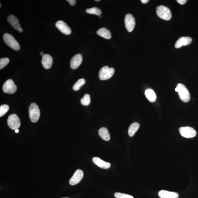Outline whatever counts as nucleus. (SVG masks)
<instances>
[{"label": "nucleus", "instance_id": "obj_1", "mask_svg": "<svg viewBox=\"0 0 198 198\" xmlns=\"http://www.w3.org/2000/svg\"><path fill=\"white\" fill-rule=\"evenodd\" d=\"M175 90L178 92L180 98L183 102H187L189 101L190 98L189 92L186 86L183 84H178Z\"/></svg>", "mask_w": 198, "mask_h": 198}, {"label": "nucleus", "instance_id": "obj_2", "mask_svg": "<svg viewBox=\"0 0 198 198\" xmlns=\"http://www.w3.org/2000/svg\"><path fill=\"white\" fill-rule=\"evenodd\" d=\"M3 39L5 44L10 48L16 51L20 49V46L19 43L14 38L13 36L10 34L6 33L3 36Z\"/></svg>", "mask_w": 198, "mask_h": 198}, {"label": "nucleus", "instance_id": "obj_3", "mask_svg": "<svg viewBox=\"0 0 198 198\" xmlns=\"http://www.w3.org/2000/svg\"><path fill=\"white\" fill-rule=\"evenodd\" d=\"M29 113L31 121L33 123L37 122L40 116V111L38 106L35 103L30 104L29 108Z\"/></svg>", "mask_w": 198, "mask_h": 198}, {"label": "nucleus", "instance_id": "obj_4", "mask_svg": "<svg viewBox=\"0 0 198 198\" xmlns=\"http://www.w3.org/2000/svg\"><path fill=\"white\" fill-rule=\"evenodd\" d=\"M156 12L158 17L165 20H169L171 18L172 14L170 10L163 5H161L157 8Z\"/></svg>", "mask_w": 198, "mask_h": 198}, {"label": "nucleus", "instance_id": "obj_5", "mask_svg": "<svg viewBox=\"0 0 198 198\" xmlns=\"http://www.w3.org/2000/svg\"><path fill=\"white\" fill-rule=\"evenodd\" d=\"M115 73V69L112 68H109L105 66L100 69L99 73V77L100 80H108L113 76Z\"/></svg>", "mask_w": 198, "mask_h": 198}, {"label": "nucleus", "instance_id": "obj_6", "mask_svg": "<svg viewBox=\"0 0 198 198\" xmlns=\"http://www.w3.org/2000/svg\"><path fill=\"white\" fill-rule=\"evenodd\" d=\"M9 127L13 130H16L20 126L21 122L19 117L15 114H12L9 116L8 119Z\"/></svg>", "mask_w": 198, "mask_h": 198}, {"label": "nucleus", "instance_id": "obj_7", "mask_svg": "<svg viewBox=\"0 0 198 198\" xmlns=\"http://www.w3.org/2000/svg\"><path fill=\"white\" fill-rule=\"evenodd\" d=\"M182 136L186 138H192L196 136L197 132L193 128L190 127H181L179 129Z\"/></svg>", "mask_w": 198, "mask_h": 198}, {"label": "nucleus", "instance_id": "obj_8", "mask_svg": "<svg viewBox=\"0 0 198 198\" xmlns=\"http://www.w3.org/2000/svg\"><path fill=\"white\" fill-rule=\"evenodd\" d=\"M17 87L12 79H9L6 81L3 86V90L4 92L12 94L17 91Z\"/></svg>", "mask_w": 198, "mask_h": 198}, {"label": "nucleus", "instance_id": "obj_9", "mask_svg": "<svg viewBox=\"0 0 198 198\" xmlns=\"http://www.w3.org/2000/svg\"><path fill=\"white\" fill-rule=\"evenodd\" d=\"M126 28L129 32L133 31L136 22L134 17L130 14L126 16L125 20Z\"/></svg>", "mask_w": 198, "mask_h": 198}, {"label": "nucleus", "instance_id": "obj_10", "mask_svg": "<svg viewBox=\"0 0 198 198\" xmlns=\"http://www.w3.org/2000/svg\"><path fill=\"white\" fill-rule=\"evenodd\" d=\"M83 176V172L82 170H79V169L77 170L71 179H70V184L72 185L77 184L82 180Z\"/></svg>", "mask_w": 198, "mask_h": 198}, {"label": "nucleus", "instance_id": "obj_11", "mask_svg": "<svg viewBox=\"0 0 198 198\" xmlns=\"http://www.w3.org/2000/svg\"><path fill=\"white\" fill-rule=\"evenodd\" d=\"M55 26L62 32L66 35H69L71 34V30L68 25L64 21L60 20L57 21Z\"/></svg>", "mask_w": 198, "mask_h": 198}, {"label": "nucleus", "instance_id": "obj_12", "mask_svg": "<svg viewBox=\"0 0 198 198\" xmlns=\"http://www.w3.org/2000/svg\"><path fill=\"white\" fill-rule=\"evenodd\" d=\"M7 20L10 24L16 30L19 32H22L23 30L19 23V21L15 16L13 15L9 16Z\"/></svg>", "mask_w": 198, "mask_h": 198}, {"label": "nucleus", "instance_id": "obj_13", "mask_svg": "<svg viewBox=\"0 0 198 198\" xmlns=\"http://www.w3.org/2000/svg\"><path fill=\"white\" fill-rule=\"evenodd\" d=\"M83 60L82 56L80 54H77L72 58L70 65L72 69H77L81 64Z\"/></svg>", "mask_w": 198, "mask_h": 198}, {"label": "nucleus", "instance_id": "obj_14", "mask_svg": "<svg viewBox=\"0 0 198 198\" xmlns=\"http://www.w3.org/2000/svg\"><path fill=\"white\" fill-rule=\"evenodd\" d=\"M192 39L189 37H182L176 41L175 47L176 48H179L183 46H187L192 42Z\"/></svg>", "mask_w": 198, "mask_h": 198}, {"label": "nucleus", "instance_id": "obj_15", "mask_svg": "<svg viewBox=\"0 0 198 198\" xmlns=\"http://www.w3.org/2000/svg\"><path fill=\"white\" fill-rule=\"evenodd\" d=\"M42 64L44 67L46 69L51 68L53 64V58L51 56L48 54H45L43 56Z\"/></svg>", "mask_w": 198, "mask_h": 198}, {"label": "nucleus", "instance_id": "obj_16", "mask_svg": "<svg viewBox=\"0 0 198 198\" xmlns=\"http://www.w3.org/2000/svg\"><path fill=\"white\" fill-rule=\"evenodd\" d=\"M158 196L161 198H178L179 194L177 193L169 192L165 190L160 191L158 193Z\"/></svg>", "mask_w": 198, "mask_h": 198}, {"label": "nucleus", "instance_id": "obj_17", "mask_svg": "<svg viewBox=\"0 0 198 198\" xmlns=\"http://www.w3.org/2000/svg\"><path fill=\"white\" fill-rule=\"evenodd\" d=\"M93 163L97 166L103 169H108L111 167V164L109 163L106 162L102 161L100 158L94 157L93 158Z\"/></svg>", "mask_w": 198, "mask_h": 198}, {"label": "nucleus", "instance_id": "obj_18", "mask_svg": "<svg viewBox=\"0 0 198 198\" xmlns=\"http://www.w3.org/2000/svg\"><path fill=\"white\" fill-rule=\"evenodd\" d=\"M98 134L105 141H108L110 139V136L108 130L105 127H102L99 129Z\"/></svg>", "mask_w": 198, "mask_h": 198}, {"label": "nucleus", "instance_id": "obj_19", "mask_svg": "<svg viewBox=\"0 0 198 198\" xmlns=\"http://www.w3.org/2000/svg\"><path fill=\"white\" fill-rule=\"evenodd\" d=\"M97 34L99 36L106 39H109L111 37V32L109 30L105 28L100 29L97 31Z\"/></svg>", "mask_w": 198, "mask_h": 198}, {"label": "nucleus", "instance_id": "obj_20", "mask_svg": "<svg viewBox=\"0 0 198 198\" xmlns=\"http://www.w3.org/2000/svg\"><path fill=\"white\" fill-rule=\"evenodd\" d=\"M140 127V124L137 123V122H134V123L131 124L129 126L128 129L129 136L131 137L134 136L136 131Z\"/></svg>", "mask_w": 198, "mask_h": 198}, {"label": "nucleus", "instance_id": "obj_21", "mask_svg": "<svg viewBox=\"0 0 198 198\" xmlns=\"http://www.w3.org/2000/svg\"><path fill=\"white\" fill-rule=\"evenodd\" d=\"M145 94L149 101L154 102L156 100V95L152 90L151 89L147 90L145 92Z\"/></svg>", "mask_w": 198, "mask_h": 198}, {"label": "nucleus", "instance_id": "obj_22", "mask_svg": "<svg viewBox=\"0 0 198 198\" xmlns=\"http://www.w3.org/2000/svg\"><path fill=\"white\" fill-rule=\"evenodd\" d=\"M86 12L90 14H94L95 15L100 16L101 15L102 12L101 10L96 7L88 9L86 10Z\"/></svg>", "mask_w": 198, "mask_h": 198}, {"label": "nucleus", "instance_id": "obj_23", "mask_svg": "<svg viewBox=\"0 0 198 198\" xmlns=\"http://www.w3.org/2000/svg\"><path fill=\"white\" fill-rule=\"evenodd\" d=\"M85 83V80L84 79H81L77 80L73 87L75 91H77L80 89L81 87Z\"/></svg>", "mask_w": 198, "mask_h": 198}, {"label": "nucleus", "instance_id": "obj_24", "mask_svg": "<svg viewBox=\"0 0 198 198\" xmlns=\"http://www.w3.org/2000/svg\"><path fill=\"white\" fill-rule=\"evenodd\" d=\"M81 103L84 106H87L90 103V97L88 94H86L84 95L83 98L80 100Z\"/></svg>", "mask_w": 198, "mask_h": 198}, {"label": "nucleus", "instance_id": "obj_25", "mask_svg": "<svg viewBox=\"0 0 198 198\" xmlns=\"http://www.w3.org/2000/svg\"><path fill=\"white\" fill-rule=\"evenodd\" d=\"M9 59L8 58H3L0 59V69L5 68L9 62Z\"/></svg>", "mask_w": 198, "mask_h": 198}, {"label": "nucleus", "instance_id": "obj_26", "mask_svg": "<svg viewBox=\"0 0 198 198\" xmlns=\"http://www.w3.org/2000/svg\"><path fill=\"white\" fill-rule=\"evenodd\" d=\"M9 106L4 104L0 107V117H2L4 116L9 110Z\"/></svg>", "mask_w": 198, "mask_h": 198}, {"label": "nucleus", "instance_id": "obj_27", "mask_svg": "<svg viewBox=\"0 0 198 198\" xmlns=\"http://www.w3.org/2000/svg\"><path fill=\"white\" fill-rule=\"evenodd\" d=\"M115 197L116 198H134L133 196L129 194L120 193H115L114 194Z\"/></svg>", "mask_w": 198, "mask_h": 198}, {"label": "nucleus", "instance_id": "obj_28", "mask_svg": "<svg viewBox=\"0 0 198 198\" xmlns=\"http://www.w3.org/2000/svg\"><path fill=\"white\" fill-rule=\"evenodd\" d=\"M66 1H68L71 6H74V5H75L76 4V1H75V0H67Z\"/></svg>", "mask_w": 198, "mask_h": 198}, {"label": "nucleus", "instance_id": "obj_29", "mask_svg": "<svg viewBox=\"0 0 198 198\" xmlns=\"http://www.w3.org/2000/svg\"><path fill=\"white\" fill-rule=\"evenodd\" d=\"M177 2L181 5H184L186 2V0H177Z\"/></svg>", "mask_w": 198, "mask_h": 198}, {"label": "nucleus", "instance_id": "obj_30", "mask_svg": "<svg viewBox=\"0 0 198 198\" xmlns=\"http://www.w3.org/2000/svg\"><path fill=\"white\" fill-rule=\"evenodd\" d=\"M141 1L142 3H144V4H145L148 2V0H141Z\"/></svg>", "mask_w": 198, "mask_h": 198}, {"label": "nucleus", "instance_id": "obj_31", "mask_svg": "<svg viewBox=\"0 0 198 198\" xmlns=\"http://www.w3.org/2000/svg\"><path fill=\"white\" fill-rule=\"evenodd\" d=\"M15 132L16 133H18L19 132V130L18 129H16V130H15Z\"/></svg>", "mask_w": 198, "mask_h": 198}, {"label": "nucleus", "instance_id": "obj_32", "mask_svg": "<svg viewBox=\"0 0 198 198\" xmlns=\"http://www.w3.org/2000/svg\"><path fill=\"white\" fill-rule=\"evenodd\" d=\"M41 55H44V53H43V52H41Z\"/></svg>", "mask_w": 198, "mask_h": 198}, {"label": "nucleus", "instance_id": "obj_33", "mask_svg": "<svg viewBox=\"0 0 198 198\" xmlns=\"http://www.w3.org/2000/svg\"><path fill=\"white\" fill-rule=\"evenodd\" d=\"M100 1V0H95V1H96V2H99Z\"/></svg>", "mask_w": 198, "mask_h": 198}, {"label": "nucleus", "instance_id": "obj_34", "mask_svg": "<svg viewBox=\"0 0 198 198\" xmlns=\"http://www.w3.org/2000/svg\"><path fill=\"white\" fill-rule=\"evenodd\" d=\"M1 5H2L1 4H1H0V8H1Z\"/></svg>", "mask_w": 198, "mask_h": 198}, {"label": "nucleus", "instance_id": "obj_35", "mask_svg": "<svg viewBox=\"0 0 198 198\" xmlns=\"http://www.w3.org/2000/svg\"><path fill=\"white\" fill-rule=\"evenodd\" d=\"M69 198L66 197V198Z\"/></svg>", "mask_w": 198, "mask_h": 198}]
</instances>
